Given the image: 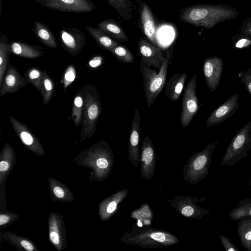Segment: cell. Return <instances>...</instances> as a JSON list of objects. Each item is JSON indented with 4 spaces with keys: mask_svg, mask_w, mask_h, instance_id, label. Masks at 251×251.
<instances>
[{
    "mask_svg": "<svg viewBox=\"0 0 251 251\" xmlns=\"http://www.w3.org/2000/svg\"><path fill=\"white\" fill-rule=\"evenodd\" d=\"M72 162L91 170L90 182H101L109 176L113 166L114 154L108 143L102 140L81 151Z\"/></svg>",
    "mask_w": 251,
    "mask_h": 251,
    "instance_id": "cell-1",
    "label": "cell"
},
{
    "mask_svg": "<svg viewBox=\"0 0 251 251\" xmlns=\"http://www.w3.org/2000/svg\"><path fill=\"white\" fill-rule=\"evenodd\" d=\"M230 9L219 6L193 5L184 8L180 21L196 26L211 28L220 22L234 15Z\"/></svg>",
    "mask_w": 251,
    "mask_h": 251,
    "instance_id": "cell-2",
    "label": "cell"
},
{
    "mask_svg": "<svg viewBox=\"0 0 251 251\" xmlns=\"http://www.w3.org/2000/svg\"><path fill=\"white\" fill-rule=\"evenodd\" d=\"M132 228V231L124 234L121 240L126 244L137 245L142 248H159L179 243L174 235L166 231L153 227Z\"/></svg>",
    "mask_w": 251,
    "mask_h": 251,
    "instance_id": "cell-3",
    "label": "cell"
},
{
    "mask_svg": "<svg viewBox=\"0 0 251 251\" xmlns=\"http://www.w3.org/2000/svg\"><path fill=\"white\" fill-rule=\"evenodd\" d=\"M84 105L81 121L80 141L89 139L95 133L96 125L102 107L97 89L92 84L86 83Z\"/></svg>",
    "mask_w": 251,
    "mask_h": 251,
    "instance_id": "cell-4",
    "label": "cell"
},
{
    "mask_svg": "<svg viewBox=\"0 0 251 251\" xmlns=\"http://www.w3.org/2000/svg\"><path fill=\"white\" fill-rule=\"evenodd\" d=\"M218 144L217 141H214L189 157L182 171L184 180L195 185L207 176L214 151Z\"/></svg>",
    "mask_w": 251,
    "mask_h": 251,
    "instance_id": "cell-5",
    "label": "cell"
},
{
    "mask_svg": "<svg viewBox=\"0 0 251 251\" xmlns=\"http://www.w3.org/2000/svg\"><path fill=\"white\" fill-rule=\"evenodd\" d=\"M170 61L169 57L165 58L158 73L155 70L151 69L143 61H140L143 88L148 108L155 101L166 82Z\"/></svg>",
    "mask_w": 251,
    "mask_h": 251,
    "instance_id": "cell-6",
    "label": "cell"
},
{
    "mask_svg": "<svg viewBox=\"0 0 251 251\" xmlns=\"http://www.w3.org/2000/svg\"><path fill=\"white\" fill-rule=\"evenodd\" d=\"M251 150V119L235 134L227 148L220 166H231L248 155Z\"/></svg>",
    "mask_w": 251,
    "mask_h": 251,
    "instance_id": "cell-7",
    "label": "cell"
},
{
    "mask_svg": "<svg viewBox=\"0 0 251 251\" xmlns=\"http://www.w3.org/2000/svg\"><path fill=\"white\" fill-rule=\"evenodd\" d=\"M197 75H194L187 84L181 102V112L180 117L181 125L187 127L194 116L199 111V100L196 96Z\"/></svg>",
    "mask_w": 251,
    "mask_h": 251,
    "instance_id": "cell-8",
    "label": "cell"
},
{
    "mask_svg": "<svg viewBox=\"0 0 251 251\" xmlns=\"http://www.w3.org/2000/svg\"><path fill=\"white\" fill-rule=\"evenodd\" d=\"M205 198L191 197L190 196H176L167 201L177 212L182 216L194 219H199L207 215L209 210L203 208L197 203L203 201Z\"/></svg>",
    "mask_w": 251,
    "mask_h": 251,
    "instance_id": "cell-9",
    "label": "cell"
},
{
    "mask_svg": "<svg viewBox=\"0 0 251 251\" xmlns=\"http://www.w3.org/2000/svg\"><path fill=\"white\" fill-rule=\"evenodd\" d=\"M16 162V155L13 148L5 143L0 155V211L6 210L5 182Z\"/></svg>",
    "mask_w": 251,
    "mask_h": 251,
    "instance_id": "cell-10",
    "label": "cell"
},
{
    "mask_svg": "<svg viewBox=\"0 0 251 251\" xmlns=\"http://www.w3.org/2000/svg\"><path fill=\"white\" fill-rule=\"evenodd\" d=\"M46 8L64 12L84 13L96 8L91 0H32Z\"/></svg>",
    "mask_w": 251,
    "mask_h": 251,
    "instance_id": "cell-11",
    "label": "cell"
},
{
    "mask_svg": "<svg viewBox=\"0 0 251 251\" xmlns=\"http://www.w3.org/2000/svg\"><path fill=\"white\" fill-rule=\"evenodd\" d=\"M86 37L76 27H63L59 31V40L63 50L72 56L79 53L84 47Z\"/></svg>",
    "mask_w": 251,
    "mask_h": 251,
    "instance_id": "cell-12",
    "label": "cell"
},
{
    "mask_svg": "<svg viewBox=\"0 0 251 251\" xmlns=\"http://www.w3.org/2000/svg\"><path fill=\"white\" fill-rule=\"evenodd\" d=\"M49 240L58 251L67 246V235L63 216L56 212L50 213L48 219Z\"/></svg>",
    "mask_w": 251,
    "mask_h": 251,
    "instance_id": "cell-13",
    "label": "cell"
},
{
    "mask_svg": "<svg viewBox=\"0 0 251 251\" xmlns=\"http://www.w3.org/2000/svg\"><path fill=\"white\" fill-rule=\"evenodd\" d=\"M156 153L151 139L148 136L144 137L142 143L139 163L141 177L150 180L155 174Z\"/></svg>",
    "mask_w": 251,
    "mask_h": 251,
    "instance_id": "cell-14",
    "label": "cell"
},
{
    "mask_svg": "<svg viewBox=\"0 0 251 251\" xmlns=\"http://www.w3.org/2000/svg\"><path fill=\"white\" fill-rule=\"evenodd\" d=\"M9 118L13 128L23 145L38 156H45L43 147L29 128L25 124L10 115L9 116Z\"/></svg>",
    "mask_w": 251,
    "mask_h": 251,
    "instance_id": "cell-15",
    "label": "cell"
},
{
    "mask_svg": "<svg viewBox=\"0 0 251 251\" xmlns=\"http://www.w3.org/2000/svg\"><path fill=\"white\" fill-rule=\"evenodd\" d=\"M224 67L222 59L217 56L206 58L203 64V72L206 85L210 92L217 88L222 77Z\"/></svg>",
    "mask_w": 251,
    "mask_h": 251,
    "instance_id": "cell-16",
    "label": "cell"
},
{
    "mask_svg": "<svg viewBox=\"0 0 251 251\" xmlns=\"http://www.w3.org/2000/svg\"><path fill=\"white\" fill-rule=\"evenodd\" d=\"M239 98L238 94L232 95L216 108L208 117L206 122V126H216L231 117L239 108Z\"/></svg>",
    "mask_w": 251,
    "mask_h": 251,
    "instance_id": "cell-17",
    "label": "cell"
},
{
    "mask_svg": "<svg viewBox=\"0 0 251 251\" xmlns=\"http://www.w3.org/2000/svg\"><path fill=\"white\" fill-rule=\"evenodd\" d=\"M140 121L139 111L136 108L131 123L128 146V158L131 164L135 167L139 165L140 156Z\"/></svg>",
    "mask_w": 251,
    "mask_h": 251,
    "instance_id": "cell-18",
    "label": "cell"
},
{
    "mask_svg": "<svg viewBox=\"0 0 251 251\" xmlns=\"http://www.w3.org/2000/svg\"><path fill=\"white\" fill-rule=\"evenodd\" d=\"M138 50L141 60L150 67L159 70L162 63L165 60L161 49L156 45L144 39L138 42Z\"/></svg>",
    "mask_w": 251,
    "mask_h": 251,
    "instance_id": "cell-19",
    "label": "cell"
},
{
    "mask_svg": "<svg viewBox=\"0 0 251 251\" xmlns=\"http://www.w3.org/2000/svg\"><path fill=\"white\" fill-rule=\"evenodd\" d=\"M26 83L25 78L15 67L9 64L7 67L2 85L0 87V97L6 94L17 92L25 87Z\"/></svg>",
    "mask_w": 251,
    "mask_h": 251,
    "instance_id": "cell-20",
    "label": "cell"
},
{
    "mask_svg": "<svg viewBox=\"0 0 251 251\" xmlns=\"http://www.w3.org/2000/svg\"><path fill=\"white\" fill-rule=\"evenodd\" d=\"M128 193L127 189L119 191L100 203L98 213L101 221H108L114 215L120 208L119 205L125 199Z\"/></svg>",
    "mask_w": 251,
    "mask_h": 251,
    "instance_id": "cell-21",
    "label": "cell"
},
{
    "mask_svg": "<svg viewBox=\"0 0 251 251\" xmlns=\"http://www.w3.org/2000/svg\"><path fill=\"white\" fill-rule=\"evenodd\" d=\"M11 53L20 57L35 59L44 55V48L38 45H31L25 42L13 41L9 43Z\"/></svg>",
    "mask_w": 251,
    "mask_h": 251,
    "instance_id": "cell-22",
    "label": "cell"
},
{
    "mask_svg": "<svg viewBox=\"0 0 251 251\" xmlns=\"http://www.w3.org/2000/svg\"><path fill=\"white\" fill-rule=\"evenodd\" d=\"M50 194L51 201L62 202L73 201L75 197L70 188L65 184L51 176L48 178Z\"/></svg>",
    "mask_w": 251,
    "mask_h": 251,
    "instance_id": "cell-23",
    "label": "cell"
},
{
    "mask_svg": "<svg viewBox=\"0 0 251 251\" xmlns=\"http://www.w3.org/2000/svg\"><path fill=\"white\" fill-rule=\"evenodd\" d=\"M187 77L186 73L174 74L168 80L165 95L171 101H176L181 96Z\"/></svg>",
    "mask_w": 251,
    "mask_h": 251,
    "instance_id": "cell-24",
    "label": "cell"
},
{
    "mask_svg": "<svg viewBox=\"0 0 251 251\" xmlns=\"http://www.w3.org/2000/svg\"><path fill=\"white\" fill-rule=\"evenodd\" d=\"M141 21L145 35L152 44L157 46V28L154 19L149 7L145 2L142 4Z\"/></svg>",
    "mask_w": 251,
    "mask_h": 251,
    "instance_id": "cell-25",
    "label": "cell"
},
{
    "mask_svg": "<svg viewBox=\"0 0 251 251\" xmlns=\"http://www.w3.org/2000/svg\"><path fill=\"white\" fill-rule=\"evenodd\" d=\"M0 239H4L20 251H39L32 240L11 231H1Z\"/></svg>",
    "mask_w": 251,
    "mask_h": 251,
    "instance_id": "cell-26",
    "label": "cell"
},
{
    "mask_svg": "<svg viewBox=\"0 0 251 251\" xmlns=\"http://www.w3.org/2000/svg\"><path fill=\"white\" fill-rule=\"evenodd\" d=\"M100 29L118 42H127L128 38L122 26L113 19H105L97 25Z\"/></svg>",
    "mask_w": 251,
    "mask_h": 251,
    "instance_id": "cell-27",
    "label": "cell"
},
{
    "mask_svg": "<svg viewBox=\"0 0 251 251\" xmlns=\"http://www.w3.org/2000/svg\"><path fill=\"white\" fill-rule=\"evenodd\" d=\"M37 39L46 46L53 49L57 48L55 38L50 28L44 24L36 21L32 28Z\"/></svg>",
    "mask_w": 251,
    "mask_h": 251,
    "instance_id": "cell-28",
    "label": "cell"
},
{
    "mask_svg": "<svg viewBox=\"0 0 251 251\" xmlns=\"http://www.w3.org/2000/svg\"><path fill=\"white\" fill-rule=\"evenodd\" d=\"M86 29L100 47L104 50L110 51L119 44L118 41L98 27L87 25Z\"/></svg>",
    "mask_w": 251,
    "mask_h": 251,
    "instance_id": "cell-29",
    "label": "cell"
},
{
    "mask_svg": "<svg viewBox=\"0 0 251 251\" xmlns=\"http://www.w3.org/2000/svg\"><path fill=\"white\" fill-rule=\"evenodd\" d=\"M86 91L85 85L77 92L74 98L71 118L76 127L81 124Z\"/></svg>",
    "mask_w": 251,
    "mask_h": 251,
    "instance_id": "cell-30",
    "label": "cell"
},
{
    "mask_svg": "<svg viewBox=\"0 0 251 251\" xmlns=\"http://www.w3.org/2000/svg\"><path fill=\"white\" fill-rule=\"evenodd\" d=\"M239 221L237 233L241 244L248 251H251V216H245Z\"/></svg>",
    "mask_w": 251,
    "mask_h": 251,
    "instance_id": "cell-31",
    "label": "cell"
},
{
    "mask_svg": "<svg viewBox=\"0 0 251 251\" xmlns=\"http://www.w3.org/2000/svg\"><path fill=\"white\" fill-rule=\"evenodd\" d=\"M11 53L8 38L5 34L1 33L0 36V87L8 65L9 63V55Z\"/></svg>",
    "mask_w": 251,
    "mask_h": 251,
    "instance_id": "cell-32",
    "label": "cell"
},
{
    "mask_svg": "<svg viewBox=\"0 0 251 251\" xmlns=\"http://www.w3.org/2000/svg\"><path fill=\"white\" fill-rule=\"evenodd\" d=\"M228 215L229 219L233 221L239 220L245 216H251V198L241 200L237 206L230 211Z\"/></svg>",
    "mask_w": 251,
    "mask_h": 251,
    "instance_id": "cell-33",
    "label": "cell"
},
{
    "mask_svg": "<svg viewBox=\"0 0 251 251\" xmlns=\"http://www.w3.org/2000/svg\"><path fill=\"white\" fill-rule=\"evenodd\" d=\"M55 81L49 75L46 70H44L42 90L40 93L44 104H48L50 101L55 89Z\"/></svg>",
    "mask_w": 251,
    "mask_h": 251,
    "instance_id": "cell-34",
    "label": "cell"
},
{
    "mask_svg": "<svg viewBox=\"0 0 251 251\" xmlns=\"http://www.w3.org/2000/svg\"><path fill=\"white\" fill-rule=\"evenodd\" d=\"M112 7L125 20L132 18V4L130 0H107Z\"/></svg>",
    "mask_w": 251,
    "mask_h": 251,
    "instance_id": "cell-35",
    "label": "cell"
},
{
    "mask_svg": "<svg viewBox=\"0 0 251 251\" xmlns=\"http://www.w3.org/2000/svg\"><path fill=\"white\" fill-rule=\"evenodd\" d=\"M43 75L44 71L37 67H31L25 73V76L26 82L32 85L40 92L42 90Z\"/></svg>",
    "mask_w": 251,
    "mask_h": 251,
    "instance_id": "cell-36",
    "label": "cell"
},
{
    "mask_svg": "<svg viewBox=\"0 0 251 251\" xmlns=\"http://www.w3.org/2000/svg\"><path fill=\"white\" fill-rule=\"evenodd\" d=\"M110 51L117 58L120 62L131 64L134 62L132 53L125 45L118 44L112 48Z\"/></svg>",
    "mask_w": 251,
    "mask_h": 251,
    "instance_id": "cell-37",
    "label": "cell"
},
{
    "mask_svg": "<svg viewBox=\"0 0 251 251\" xmlns=\"http://www.w3.org/2000/svg\"><path fill=\"white\" fill-rule=\"evenodd\" d=\"M76 77V68L74 63H70L65 68L60 80L64 92H66L67 87L70 86Z\"/></svg>",
    "mask_w": 251,
    "mask_h": 251,
    "instance_id": "cell-38",
    "label": "cell"
},
{
    "mask_svg": "<svg viewBox=\"0 0 251 251\" xmlns=\"http://www.w3.org/2000/svg\"><path fill=\"white\" fill-rule=\"evenodd\" d=\"M131 217H134L138 221L143 222L145 225H150L152 218V212L148 205L144 204L138 210L133 211Z\"/></svg>",
    "mask_w": 251,
    "mask_h": 251,
    "instance_id": "cell-39",
    "label": "cell"
},
{
    "mask_svg": "<svg viewBox=\"0 0 251 251\" xmlns=\"http://www.w3.org/2000/svg\"><path fill=\"white\" fill-rule=\"evenodd\" d=\"M0 229H2L17 221L20 215L8 210L0 211Z\"/></svg>",
    "mask_w": 251,
    "mask_h": 251,
    "instance_id": "cell-40",
    "label": "cell"
},
{
    "mask_svg": "<svg viewBox=\"0 0 251 251\" xmlns=\"http://www.w3.org/2000/svg\"><path fill=\"white\" fill-rule=\"evenodd\" d=\"M105 57L100 54L93 55L87 63V68L92 71H96L103 64Z\"/></svg>",
    "mask_w": 251,
    "mask_h": 251,
    "instance_id": "cell-41",
    "label": "cell"
},
{
    "mask_svg": "<svg viewBox=\"0 0 251 251\" xmlns=\"http://www.w3.org/2000/svg\"><path fill=\"white\" fill-rule=\"evenodd\" d=\"M238 76L242 83L244 85L248 93L251 97V68L241 71Z\"/></svg>",
    "mask_w": 251,
    "mask_h": 251,
    "instance_id": "cell-42",
    "label": "cell"
},
{
    "mask_svg": "<svg viewBox=\"0 0 251 251\" xmlns=\"http://www.w3.org/2000/svg\"><path fill=\"white\" fill-rule=\"evenodd\" d=\"M220 239L226 251H239V249L233 245L228 237L220 235Z\"/></svg>",
    "mask_w": 251,
    "mask_h": 251,
    "instance_id": "cell-43",
    "label": "cell"
},
{
    "mask_svg": "<svg viewBox=\"0 0 251 251\" xmlns=\"http://www.w3.org/2000/svg\"><path fill=\"white\" fill-rule=\"evenodd\" d=\"M251 45V40L248 38H242L236 42L235 48L236 49H243L248 47Z\"/></svg>",
    "mask_w": 251,
    "mask_h": 251,
    "instance_id": "cell-44",
    "label": "cell"
},
{
    "mask_svg": "<svg viewBox=\"0 0 251 251\" xmlns=\"http://www.w3.org/2000/svg\"><path fill=\"white\" fill-rule=\"evenodd\" d=\"M244 32L251 35V24L244 30Z\"/></svg>",
    "mask_w": 251,
    "mask_h": 251,
    "instance_id": "cell-45",
    "label": "cell"
},
{
    "mask_svg": "<svg viewBox=\"0 0 251 251\" xmlns=\"http://www.w3.org/2000/svg\"><path fill=\"white\" fill-rule=\"evenodd\" d=\"M249 184L251 186V178H250V181H249Z\"/></svg>",
    "mask_w": 251,
    "mask_h": 251,
    "instance_id": "cell-46",
    "label": "cell"
}]
</instances>
